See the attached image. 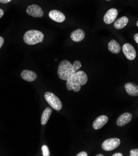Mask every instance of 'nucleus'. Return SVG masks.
Segmentation results:
<instances>
[{"label":"nucleus","mask_w":138,"mask_h":156,"mask_svg":"<svg viewBox=\"0 0 138 156\" xmlns=\"http://www.w3.org/2000/svg\"><path fill=\"white\" fill-rule=\"evenodd\" d=\"M82 64L79 60H75L73 64L67 60H64L59 64L57 73L61 80H67L69 78L81 68Z\"/></svg>","instance_id":"nucleus-1"},{"label":"nucleus","mask_w":138,"mask_h":156,"mask_svg":"<svg viewBox=\"0 0 138 156\" xmlns=\"http://www.w3.org/2000/svg\"><path fill=\"white\" fill-rule=\"evenodd\" d=\"M88 81V76L85 72L78 70L67 80L66 87L69 91L73 90L78 92L81 89V86L84 85Z\"/></svg>","instance_id":"nucleus-2"},{"label":"nucleus","mask_w":138,"mask_h":156,"mask_svg":"<svg viewBox=\"0 0 138 156\" xmlns=\"http://www.w3.org/2000/svg\"><path fill=\"white\" fill-rule=\"evenodd\" d=\"M44 37V34L41 31L37 30H29L24 34L23 39L26 44L33 45L42 42Z\"/></svg>","instance_id":"nucleus-3"},{"label":"nucleus","mask_w":138,"mask_h":156,"mask_svg":"<svg viewBox=\"0 0 138 156\" xmlns=\"http://www.w3.org/2000/svg\"><path fill=\"white\" fill-rule=\"evenodd\" d=\"M44 98L49 105L55 110L59 111L62 108V103L60 99L54 93L48 91L45 93Z\"/></svg>","instance_id":"nucleus-4"},{"label":"nucleus","mask_w":138,"mask_h":156,"mask_svg":"<svg viewBox=\"0 0 138 156\" xmlns=\"http://www.w3.org/2000/svg\"><path fill=\"white\" fill-rule=\"evenodd\" d=\"M121 144L120 139L118 138H110L106 139L101 144V147L104 151H111L116 149Z\"/></svg>","instance_id":"nucleus-5"},{"label":"nucleus","mask_w":138,"mask_h":156,"mask_svg":"<svg viewBox=\"0 0 138 156\" xmlns=\"http://www.w3.org/2000/svg\"><path fill=\"white\" fill-rule=\"evenodd\" d=\"M26 12L34 18H42L44 16L42 9L37 5L29 6L26 9Z\"/></svg>","instance_id":"nucleus-6"},{"label":"nucleus","mask_w":138,"mask_h":156,"mask_svg":"<svg viewBox=\"0 0 138 156\" xmlns=\"http://www.w3.org/2000/svg\"><path fill=\"white\" fill-rule=\"evenodd\" d=\"M122 52L125 54L126 57L129 60H133L136 57V52L134 47L129 44L126 43L122 45Z\"/></svg>","instance_id":"nucleus-7"},{"label":"nucleus","mask_w":138,"mask_h":156,"mask_svg":"<svg viewBox=\"0 0 138 156\" xmlns=\"http://www.w3.org/2000/svg\"><path fill=\"white\" fill-rule=\"evenodd\" d=\"M118 12L116 8H111L105 13L103 21L106 24H110L113 23L116 19Z\"/></svg>","instance_id":"nucleus-8"},{"label":"nucleus","mask_w":138,"mask_h":156,"mask_svg":"<svg viewBox=\"0 0 138 156\" xmlns=\"http://www.w3.org/2000/svg\"><path fill=\"white\" fill-rule=\"evenodd\" d=\"M49 18L57 22V23H63L65 20V16L62 12L58 10H51L49 13Z\"/></svg>","instance_id":"nucleus-9"},{"label":"nucleus","mask_w":138,"mask_h":156,"mask_svg":"<svg viewBox=\"0 0 138 156\" xmlns=\"http://www.w3.org/2000/svg\"><path fill=\"white\" fill-rule=\"evenodd\" d=\"M108 121V117L106 115H101L97 118L93 122V128L95 130H98L103 128Z\"/></svg>","instance_id":"nucleus-10"},{"label":"nucleus","mask_w":138,"mask_h":156,"mask_svg":"<svg viewBox=\"0 0 138 156\" xmlns=\"http://www.w3.org/2000/svg\"><path fill=\"white\" fill-rule=\"evenodd\" d=\"M133 115L130 113H125L122 114L119 118L117 119L116 124L118 126H124L128 124L132 119Z\"/></svg>","instance_id":"nucleus-11"},{"label":"nucleus","mask_w":138,"mask_h":156,"mask_svg":"<svg viewBox=\"0 0 138 156\" xmlns=\"http://www.w3.org/2000/svg\"><path fill=\"white\" fill-rule=\"evenodd\" d=\"M85 37V33L84 30L81 29H78L73 30L70 34L72 40L74 42H79L84 39Z\"/></svg>","instance_id":"nucleus-12"},{"label":"nucleus","mask_w":138,"mask_h":156,"mask_svg":"<svg viewBox=\"0 0 138 156\" xmlns=\"http://www.w3.org/2000/svg\"><path fill=\"white\" fill-rule=\"evenodd\" d=\"M125 90L129 95L133 97L138 96V85L134 83L129 82L125 85Z\"/></svg>","instance_id":"nucleus-13"},{"label":"nucleus","mask_w":138,"mask_h":156,"mask_svg":"<svg viewBox=\"0 0 138 156\" xmlns=\"http://www.w3.org/2000/svg\"><path fill=\"white\" fill-rule=\"evenodd\" d=\"M21 76L23 80L29 82L34 81L37 78V75L35 72L29 70H23L21 73Z\"/></svg>","instance_id":"nucleus-14"},{"label":"nucleus","mask_w":138,"mask_h":156,"mask_svg":"<svg viewBox=\"0 0 138 156\" xmlns=\"http://www.w3.org/2000/svg\"><path fill=\"white\" fill-rule=\"evenodd\" d=\"M108 49L109 51L113 54H118L121 50V47L119 44L115 39L111 40L108 43Z\"/></svg>","instance_id":"nucleus-15"},{"label":"nucleus","mask_w":138,"mask_h":156,"mask_svg":"<svg viewBox=\"0 0 138 156\" xmlns=\"http://www.w3.org/2000/svg\"><path fill=\"white\" fill-rule=\"evenodd\" d=\"M129 19L126 16H122L116 21L114 23V27L117 29H121L124 28L128 23Z\"/></svg>","instance_id":"nucleus-16"},{"label":"nucleus","mask_w":138,"mask_h":156,"mask_svg":"<svg viewBox=\"0 0 138 156\" xmlns=\"http://www.w3.org/2000/svg\"><path fill=\"white\" fill-rule=\"evenodd\" d=\"M52 113V109L51 108H46L43 112L41 116V124L42 125H45L48 123L49 118Z\"/></svg>","instance_id":"nucleus-17"},{"label":"nucleus","mask_w":138,"mask_h":156,"mask_svg":"<svg viewBox=\"0 0 138 156\" xmlns=\"http://www.w3.org/2000/svg\"><path fill=\"white\" fill-rule=\"evenodd\" d=\"M42 155L44 156H49L50 155L49 147L46 145H43L42 146Z\"/></svg>","instance_id":"nucleus-18"},{"label":"nucleus","mask_w":138,"mask_h":156,"mask_svg":"<svg viewBox=\"0 0 138 156\" xmlns=\"http://www.w3.org/2000/svg\"><path fill=\"white\" fill-rule=\"evenodd\" d=\"M130 156H138V149H134L131 150L129 152Z\"/></svg>","instance_id":"nucleus-19"},{"label":"nucleus","mask_w":138,"mask_h":156,"mask_svg":"<svg viewBox=\"0 0 138 156\" xmlns=\"http://www.w3.org/2000/svg\"><path fill=\"white\" fill-rule=\"evenodd\" d=\"M76 156H87L88 154L86 152H84V151H82V152H79V154H77L76 155Z\"/></svg>","instance_id":"nucleus-20"},{"label":"nucleus","mask_w":138,"mask_h":156,"mask_svg":"<svg viewBox=\"0 0 138 156\" xmlns=\"http://www.w3.org/2000/svg\"><path fill=\"white\" fill-rule=\"evenodd\" d=\"M3 44H4V39L2 37H0V49H1Z\"/></svg>","instance_id":"nucleus-21"},{"label":"nucleus","mask_w":138,"mask_h":156,"mask_svg":"<svg viewBox=\"0 0 138 156\" xmlns=\"http://www.w3.org/2000/svg\"><path fill=\"white\" fill-rule=\"evenodd\" d=\"M12 0H0V3H2L3 4H6V3H8L10 2H11Z\"/></svg>","instance_id":"nucleus-22"},{"label":"nucleus","mask_w":138,"mask_h":156,"mask_svg":"<svg viewBox=\"0 0 138 156\" xmlns=\"http://www.w3.org/2000/svg\"><path fill=\"white\" fill-rule=\"evenodd\" d=\"M134 39L135 40V41L138 44V33L136 34L134 36Z\"/></svg>","instance_id":"nucleus-23"},{"label":"nucleus","mask_w":138,"mask_h":156,"mask_svg":"<svg viewBox=\"0 0 138 156\" xmlns=\"http://www.w3.org/2000/svg\"><path fill=\"white\" fill-rule=\"evenodd\" d=\"M3 15H4V11H3L2 9H0V19L2 18Z\"/></svg>","instance_id":"nucleus-24"},{"label":"nucleus","mask_w":138,"mask_h":156,"mask_svg":"<svg viewBox=\"0 0 138 156\" xmlns=\"http://www.w3.org/2000/svg\"><path fill=\"white\" fill-rule=\"evenodd\" d=\"M113 156H122L123 155H122L121 153H119V152H117V153H115L113 155H112Z\"/></svg>","instance_id":"nucleus-25"},{"label":"nucleus","mask_w":138,"mask_h":156,"mask_svg":"<svg viewBox=\"0 0 138 156\" xmlns=\"http://www.w3.org/2000/svg\"><path fill=\"white\" fill-rule=\"evenodd\" d=\"M104 155H103V154H97V155H96V156H103Z\"/></svg>","instance_id":"nucleus-26"},{"label":"nucleus","mask_w":138,"mask_h":156,"mask_svg":"<svg viewBox=\"0 0 138 156\" xmlns=\"http://www.w3.org/2000/svg\"><path fill=\"white\" fill-rule=\"evenodd\" d=\"M136 26L138 27V21H137V23H136Z\"/></svg>","instance_id":"nucleus-27"},{"label":"nucleus","mask_w":138,"mask_h":156,"mask_svg":"<svg viewBox=\"0 0 138 156\" xmlns=\"http://www.w3.org/2000/svg\"><path fill=\"white\" fill-rule=\"evenodd\" d=\"M106 1H110V0H106Z\"/></svg>","instance_id":"nucleus-28"}]
</instances>
